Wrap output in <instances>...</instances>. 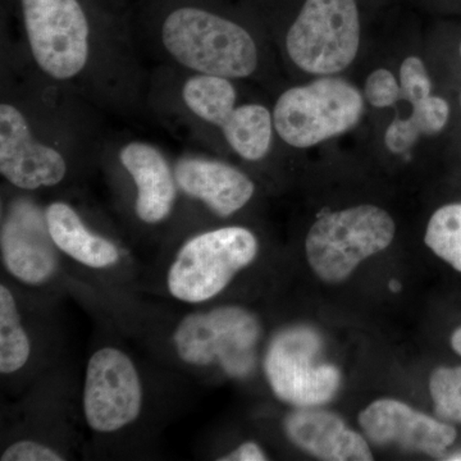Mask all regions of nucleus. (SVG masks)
Listing matches in <instances>:
<instances>
[{
  "instance_id": "1",
  "label": "nucleus",
  "mask_w": 461,
  "mask_h": 461,
  "mask_svg": "<svg viewBox=\"0 0 461 461\" xmlns=\"http://www.w3.org/2000/svg\"><path fill=\"white\" fill-rule=\"evenodd\" d=\"M21 54L48 83L104 113L147 109L149 77L130 0H7Z\"/></svg>"
},
{
  "instance_id": "2",
  "label": "nucleus",
  "mask_w": 461,
  "mask_h": 461,
  "mask_svg": "<svg viewBox=\"0 0 461 461\" xmlns=\"http://www.w3.org/2000/svg\"><path fill=\"white\" fill-rule=\"evenodd\" d=\"M0 175L21 193L57 189L100 165L105 141L99 109L54 86L18 48L3 51Z\"/></svg>"
},
{
  "instance_id": "3",
  "label": "nucleus",
  "mask_w": 461,
  "mask_h": 461,
  "mask_svg": "<svg viewBox=\"0 0 461 461\" xmlns=\"http://www.w3.org/2000/svg\"><path fill=\"white\" fill-rule=\"evenodd\" d=\"M131 26L142 59L156 67L238 81L262 66L256 33L226 0H133Z\"/></svg>"
},
{
  "instance_id": "4",
  "label": "nucleus",
  "mask_w": 461,
  "mask_h": 461,
  "mask_svg": "<svg viewBox=\"0 0 461 461\" xmlns=\"http://www.w3.org/2000/svg\"><path fill=\"white\" fill-rule=\"evenodd\" d=\"M258 251L259 241L247 227L199 230L176 251L167 271V291L185 304L211 302L256 260Z\"/></svg>"
},
{
  "instance_id": "5",
  "label": "nucleus",
  "mask_w": 461,
  "mask_h": 461,
  "mask_svg": "<svg viewBox=\"0 0 461 461\" xmlns=\"http://www.w3.org/2000/svg\"><path fill=\"white\" fill-rule=\"evenodd\" d=\"M260 332L256 315L224 305L182 318L171 342L178 359L191 368L218 366L230 377L242 378L253 371Z\"/></svg>"
},
{
  "instance_id": "6",
  "label": "nucleus",
  "mask_w": 461,
  "mask_h": 461,
  "mask_svg": "<svg viewBox=\"0 0 461 461\" xmlns=\"http://www.w3.org/2000/svg\"><path fill=\"white\" fill-rule=\"evenodd\" d=\"M362 94L339 77H321L294 86L273 107L276 133L290 147L306 149L341 135L359 123Z\"/></svg>"
},
{
  "instance_id": "7",
  "label": "nucleus",
  "mask_w": 461,
  "mask_h": 461,
  "mask_svg": "<svg viewBox=\"0 0 461 461\" xmlns=\"http://www.w3.org/2000/svg\"><path fill=\"white\" fill-rule=\"evenodd\" d=\"M393 217L375 205H359L323 215L306 236L308 262L323 281L346 280L366 258L390 247Z\"/></svg>"
},
{
  "instance_id": "8",
  "label": "nucleus",
  "mask_w": 461,
  "mask_h": 461,
  "mask_svg": "<svg viewBox=\"0 0 461 461\" xmlns=\"http://www.w3.org/2000/svg\"><path fill=\"white\" fill-rule=\"evenodd\" d=\"M360 20L355 0H305L285 32L288 59L312 75H335L357 58Z\"/></svg>"
},
{
  "instance_id": "9",
  "label": "nucleus",
  "mask_w": 461,
  "mask_h": 461,
  "mask_svg": "<svg viewBox=\"0 0 461 461\" xmlns=\"http://www.w3.org/2000/svg\"><path fill=\"white\" fill-rule=\"evenodd\" d=\"M321 339L313 330L294 327L278 333L267 351L264 371L275 395L299 408L333 399L341 384L336 366L321 360Z\"/></svg>"
},
{
  "instance_id": "10",
  "label": "nucleus",
  "mask_w": 461,
  "mask_h": 461,
  "mask_svg": "<svg viewBox=\"0 0 461 461\" xmlns=\"http://www.w3.org/2000/svg\"><path fill=\"white\" fill-rule=\"evenodd\" d=\"M144 388L130 355L103 346L91 355L85 372L83 409L87 426L99 435H112L140 417Z\"/></svg>"
},
{
  "instance_id": "11",
  "label": "nucleus",
  "mask_w": 461,
  "mask_h": 461,
  "mask_svg": "<svg viewBox=\"0 0 461 461\" xmlns=\"http://www.w3.org/2000/svg\"><path fill=\"white\" fill-rule=\"evenodd\" d=\"M100 165L113 167L126 176L132 186V211L139 222L156 227L171 218L180 190L173 163L162 149L139 139L107 140Z\"/></svg>"
},
{
  "instance_id": "12",
  "label": "nucleus",
  "mask_w": 461,
  "mask_h": 461,
  "mask_svg": "<svg viewBox=\"0 0 461 461\" xmlns=\"http://www.w3.org/2000/svg\"><path fill=\"white\" fill-rule=\"evenodd\" d=\"M57 250L44 208L26 195L9 200L0 226V254L9 275L27 286L48 284L58 271Z\"/></svg>"
},
{
  "instance_id": "13",
  "label": "nucleus",
  "mask_w": 461,
  "mask_h": 461,
  "mask_svg": "<svg viewBox=\"0 0 461 461\" xmlns=\"http://www.w3.org/2000/svg\"><path fill=\"white\" fill-rule=\"evenodd\" d=\"M173 168L180 194L220 218L238 213L256 194V184L247 173L217 158L182 154Z\"/></svg>"
},
{
  "instance_id": "14",
  "label": "nucleus",
  "mask_w": 461,
  "mask_h": 461,
  "mask_svg": "<svg viewBox=\"0 0 461 461\" xmlns=\"http://www.w3.org/2000/svg\"><path fill=\"white\" fill-rule=\"evenodd\" d=\"M364 433L378 445L439 456L456 438V430L397 400L372 402L359 415Z\"/></svg>"
},
{
  "instance_id": "15",
  "label": "nucleus",
  "mask_w": 461,
  "mask_h": 461,
  "mask_svg": "<svg viewBox=\"0 0 461 461\" xmlns=\"http://www.w3.org/2000/svg\"><path fill=\"white\" fill-rule=\"evenodd\" d=\"M284 427L293 444L320 459L373 460L366 439L348 429L344 421L332 412L302 408L288 415Z\"/></svg>"
},
{
  "instance_id": "16",
  "label": "nucleus",
  "mask_w": 461,
  "mask_h": 461,
  "mask_svg": "<svg viewBox=\"0 0 461 461\" xmlns=\"http://www.w3.org/2000/svg\"><path fill=\"white\" fill-rule=\"evenodd\" d=\"M48 230L58 251L90 269H108L120 262L121 251L111 239L87 226L71 203L54 200L44 206Z\"/></svg>"
},
{
  "instance_id": "17",
  "label": "nucleus",
  "mask_w": 461,
  "mask_h": 461,
  "mask_svg": "<svg viewBox=\"0 0 461 461\" xmlns=\"http://www.w3.org/2000/svg\"><path fill=\"white\" fill-rule=\"evenodd\" d=\"M275 132L272 112L259 103L238 104L217 131L236 156L251 163L268 156Z\"/></svg>"
},
{
  "instance_id": "18",
  "label": "nucleus",
  "mask_w": 461,
  "mask_h": 461,
  "mask_svg": "<svg viewBox=\"0 0 461 461\" xmlns=\"http://www.w3.org/2000/svg\"><path fill=\"white\" fill-rule=\"evenodd\" d=\"M450 120V104L441 96L432 95L412 104L406 120L396 118L384 133L386 147L393 153H403L420 140V136L437 135Z\"/></svg>"
},
{
  "instance_id": "19",
  "label": "nucleus",
  "mask_w": 461,
  "mask_h": 461,
  "mask_svg": "<svg viewBox=\"0 0 461 461\" xmlns=\"http://www.w3.org/2000/svg\"><path fill=\"white\" fill-rule=\"evenodd\" d=\"M32 339L8 285H0V373L16 375L32 357Z\"/></svg>"
},
{
  "instance_id": "20",
  "label": "nucleus",
  "mask_w": 461,
  "mask_h": 461,
  "mask_svg": "<svg viewBox=\"0 0 461 461\" xmlns=\"http://www.w3.org/2000/svg\"><path fill=\"white\" fill-rule=\"evenodd\" d=\"M427 247L461 272V203L437 209L426 230Z\"/></svg>"
},
{
  "instance_id": "21",
  "label": "nucleus",
  "mask_w": 461,
  "mask_h": 461,
  "mask_svg": "<svg viewBox=\"0 0 461 461\" xmlns=\"http://www.w3.org/2000/svg\"><path fill=\"white\" fill-rule=\"evenodd\" d=\"M429 391L437 415L461 423V366L436 369L430 375Z\"/></svg>"
},
{
  "instance_id": "22",
  "label": "nucleus",
  "mask_w": 461,
  "mask_h": 461,
  "mask_svg": "<svg viewBox=\"0 0 461 461\" xmlns=\"http://www.w3.org/2000/svg\"><path fill=\"white\" fill-rule=\"evenodd\" d=\"M400 89L402 100L415 104L432 94V83L423 60L418 57H408L400 68Z\"/></svg>"
},
{
  "instance_id": "23",
  "label": "nucleus",
  "mask_w": 461,
  "mask_h": 461,
  "mask_svg": "<svg viewBox=\"0 0 461 461\" xmlns=\"http://www.w3.org/2000/svg\"><path fill=\"white\" fill-rule=\"evenodd\" d=\"M366 98L375 108L393 107L402 100V89L393 72L384 68L372 72L366 78Z\"/></svg>"
},
{
  "instance_id": "24",
  "label": "nucleus",
  "mask_w": 461,
  "mask_h": 461,
  "mask_svg": "<svg viewBox=\"0 0 461 461\" xmlns=\"http://www.w3.org/2000/svg\"><path fill=\"white\" fill-rule=\"evenodd\" d=\"M2 461H65V455L36 439H18L0 455Z\"/></svg>"
},
{
  "instance_id": "25",
  "label": "nucleus",
  "mask_w": 461,
  "mask_h": 461,
  "mask_svg": "<svg viewBox=\"0 0 461 461\" xmlns=\"http://www.w3.org/2000/svg\"><path fill=\"white\" fill-rule=\"evenodd\" d=\"M221 461H264L268 460L267 454L264 453L263 448L256 442H244L238 446L235 450L230 453L218 457Z\"/></svg>"
},
{
  "instance_id": "26",
  "label": "nucleus",
  "mask_w": 461,
  "mask_h": 461,
  "mask_svg": "<svg viewBox=\"0 0 461 461\" xmlns=\"http://www.w3.org/2000/svg\"><path fill=\"white\" fill-rule=\"evenodd\" d=\"M451 345L457 354L461 355V329L455 330L453 338H451Z\"/></svg>"
},
{
  "instance_id": "27",
  "label": "nucleus",
  "mask_w": 461,
  "mask_h": 461,
  "mask_svg": "<svg viewBox=\"0 0 461 461\" xmlns=\"http://www.w3.org/2000/svg\"><path fill=\"white\" fill-rule=\"evenodd\" d=\"M390 288H391V290L393 291V293H397V291H400V288H402V286H400L399 282H397V281H391L390 282Z\"/></svg>"
},
{
  "instance_id": "28",
  "label": "nucleus",
  "mask_w": 461,
  "mask_h": 461,
  "mask_svg": "<svg viewBox=\"0 0 461 461\" xmlns=\"http://www.w3.org/2000/svg\"><path fill=\"white\" fill-rule=\"evenodd\" d=\"M447 460L461 461V453L451 455L447 457Z\"/></svg>"
},
{
  "instance_id": "29",
  "label": "nucleus",
  "mask_w": 461,
  "mask_h": 461,
  "mask_svg": "<svg viewBox=\"0 0 461 461\" xmlns=\"http://www.w3.org/2000/svg\"><path fill=\"white\" fill-rule=\"evenodd\" d=\"M460 56H461V44H460Z\"/></svg>"
}]
</instances>
